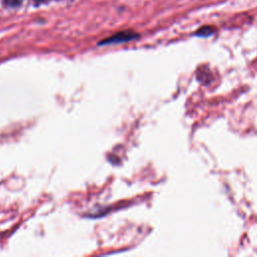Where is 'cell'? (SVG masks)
<instances>
[{
	"instance_id": "7a4b0ae2",
	"label": "cell",
	"mask_w": 257,
	"mask_h": 257,
	"mask_svg": "<svg viewBox=\"0 0 257 257\" xmlns=\"http://www.w3.org/2000/svg\"><path fill=\"white\" fill-rule=\"evenodd\" d=\"M214 32V29L212 27H209V26H205V27H202L200 28L198 31H197V35H200V36H209L211 35L212 33Z\"/></svg>"
},
{
	"instance_id": "6da1fadb",
	"label": "cell",
	"mask_w": 257,
	"mask_h": 257,
	"mask_svg": "<svg viewBox=\"0 0 257 257\" xmlns=\"http://www.w3.org/2000/svg\"><path fill=\"white\" fill-rule=\"evenodd\" d=\"M138 37L137 34H135L134 32H128V31H123V32H119L117 34H114L113 36L106 38L102 41L98 42V45H105V44H112V43H120V42H126L130 41L134 38Z\"/></svg>"
},
{
	"instance_id": "277c9868",
	"label": "cell",
	"mask_w": 257,
	"mask_h": 257,
	"mask_svg": "<svg viewBox=\"0 0 257 257\" xmlns=\"http://www.w3.org/2000/svg\"><path fill=\"white\" fill-rule=\"evenodd\" d=\"M36 2H42V1H44V0H35Z\"/></svg>"
},
{
	"instance_id": "3957f363",
	"label": "cell",
	"mask_w": 257,
	"mask_h": 257,
	"mask_svg": "<svg viewBox=\"0 0 257 257\" xmlns=\"http://www.w3.org/2000/svg\"><path fill=\"white\" fill-rule=\"evenodd\" d=\"M22 0H3L4 5L8 6V7H16L19 6L21 4Z\"/></svg>"
}]
</instances>
